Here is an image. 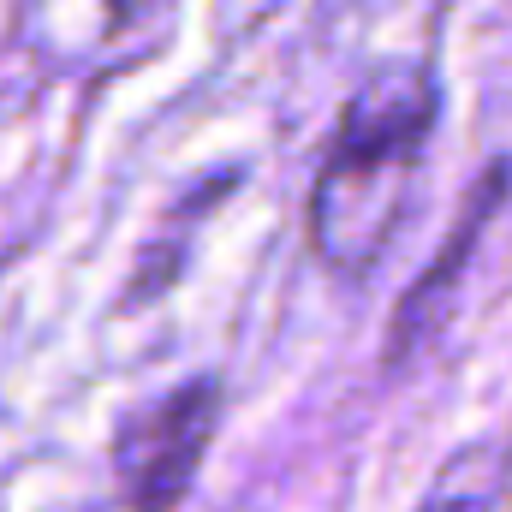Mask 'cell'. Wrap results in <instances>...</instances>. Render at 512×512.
Returning a JSON list of instances; mask_svg holds the SVG:
<instances>
[{
	"mask_svg": "<svg viewBox=\"0 0 512 512\" xmlns=\"http://www.w3.org/2000/svg\"><path fill=\"white\" fill-rule=\"evenodd\" d=\"M435 120L441 90L423 66H376L346 96L304 203V233L322 268L352 280L370 274V262L387 251L399 227Z\"/></svg>",
	"mask_w": 512,
	"mask_h": 512,
	"instance_id": "1",
	"label": "cell"
},
{
	"mask_svg": "<svg viewBox=\"0 0 512 512\" xmlns=\"http://www.w3.org/2000/svg\"><path fill=\"white\" fill-rule=\"evenodd\" d=\"M507 179L512 167L507 161H495V167H483V179L465 191V209H459V221H453V233H447V245L423 262V274L405 286V298L393 304V322H387V346H382V364L387 370H399V364H411L441 328H447V304H453V292H459V280H465V262L477 256L483 245V227L495 221V209L507 203Z\"/></svg>",
	"mask_w": 512,
	"mask_h": 512,
	"instance_id": "3",
	"label": "cell"
},
{
	"mask_svg": "<svg viewBox=\"0 0 512 512\" xmlns=\"http://www.w3.org/2000/svg\"><path fill=\"white\" fill-rule=\"evenodd\" d=\"M221 429V376L197 370L179 387L143 399L114 429V483L126 512H179L185 495L197 489L203 453Z\"/></svg>",
	"mask_w": 512,
	"mask_h": 512,
	"instance_id": "2",
	"label": "cell"
},
{
	"mask_svg": "<svg viewBox=\"0 0 512 512\" xmlns=\"http://www.w3.org/2000/svg\"><path fill=\"white\" fill-rule=\"evenodd\" d=\"M417 512H507V459L495 453V441L459 447L435 471V483L417 501Z\"/></svg>",
	"mask_w": 512,
	"mask_h": 512,
	"instance_id": "4",
	"label": "cell"
}]
</instances>
